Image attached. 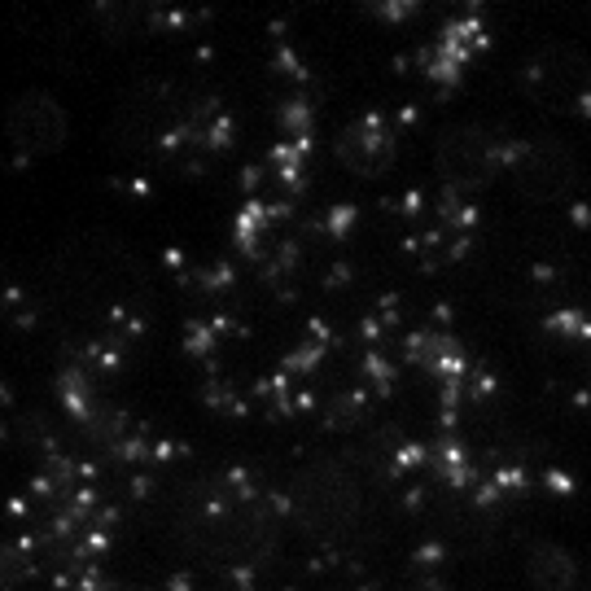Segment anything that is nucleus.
Segmentation results:
<instances>
[{
  "instance_id": "f257e3e1",
  "label": "nucleus",
  "mask_w": 591,
  "mask_h": 591,
  "mask_svg": "<svg viewBox=\"0 0 591 591\" xmlns=\"http://www.w3.org/2000/svg\"><path fill=\"white\" fill-rule=\"evenodd\" d=\"M105 548H110V539H105L101 530H88V535H84V539L75 543V557H84V561H92V557H101Z\"/></svg>"
},
{
  "instance_id": "f03ea898",
  "label": "nucleus",
  "mask_w": 591,
  "mask_h": 591,
  "mask_svg": "<svg viewBox=\"0 0 591 591\" xmlns=\"http://www.w3.org/2000/svg\"><path fill=\"white\" fill-rule=\"evenodd\" d=\"M5 513L18 517V522H27V517H31V500H27V495H14V500L5 504Z\"/></svg>"
},
{
  "instance_id": "7ed1b4c3",
  "label": "nucleus",
  "mask_w": 591,
  "mask_h": 591,
  "mask_svg": "<svg viewBox=\"0 0 591 591\" xmlns=\"http://www.w3.org/2000/svg\"><path fill=\"white\" fill-rule=\"evenodd\" d=\"M97 460H84V465H79V482H84V487H97Z\"/></svg>"
},
{
  "instance_id": "20e7f679",
  "label": "nucleus",
  "mask_w": 591,
  "mask_h": 591,
  "mask_svg": "<svg viewBox=\"0 0 591 591\" xmlns=\"http://www.w3.org/2000/svg\"><path fill=\"white\" fill-rule=\"evenodd\" d=\"M75 587H79V591H101V574H97V570H84Z\"/></svg>"
},
{
  "instance_id": "39448f33",
  "label": "nucleus",
  "mask_w": 591,
  "mask_h": 591,
  "mask_svg": "<svg viewBox=\"0 0 591 591\" xmlns=\"http://www.w3.org/2000/svg\"><path fill=\"white\" fill-rule=\"evenodd\" d=\"M53 587L57 591H70V587H75V578H70V574H53Z\"/></svg>"
},
{
  "instance_id": "423d86ee",
  "label": "nucleus",
  "mask_w": 591,
  "mask_h": 591,
  "mask_svg": "<svg viewBox=\"0 0 591 591\" xmlns=\"http://www.w3.org/2000/svg\"><path fill=\"white\" fill-rule=\"evenodd\" d=\"M9 403H14V394H9V386L0 381V408H9Z\"/></svg>"
}]
</instances>
